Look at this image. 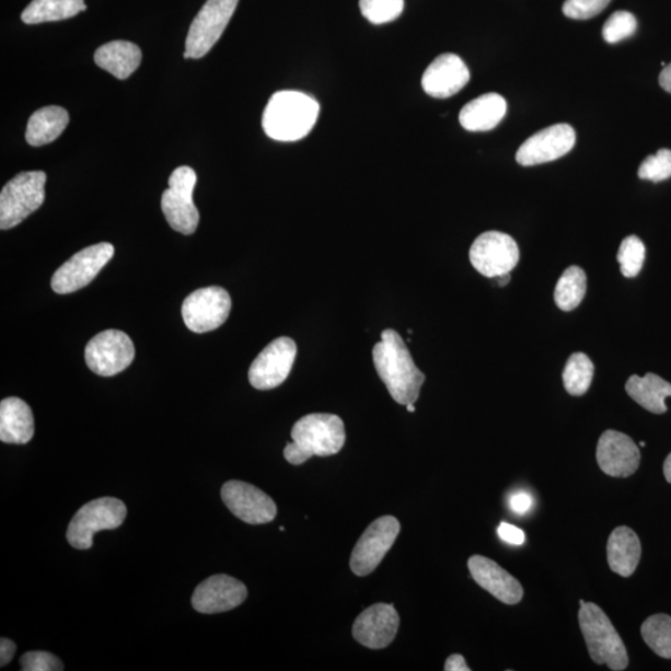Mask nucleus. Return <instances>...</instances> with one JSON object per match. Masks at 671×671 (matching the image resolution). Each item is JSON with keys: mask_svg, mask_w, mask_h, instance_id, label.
<instances>
[{"mask_svg": "<svg viewBox=\"0 0 671 671\" xmlns=\"http://www.w3.org/2000/svg\"><path fill=\"white\" fill-rule=\"evenodd\" d=\"M594 375V366L585 354H574L568 358L565 366L563 379L566 391L575 395V397H581L590 390Z\"/></svg>", "mask_w": 671, "mask_h": 671, "instance_id": "obj_30", "label": "nucleus"}, {"mask_svg": "<svg viewBox=\"0 0 671 671\" xmlns=\"http://www.w3.org/2000/svg\"><path fill=\"white\" fill-rule=\"evenodd\" d=\"M507 113V100L499 94L490 93L467 103L459 115V122L466 131L486 132L494 130Z\"/></svg>", "mask_w": 671, "mask_h": 671, "instance_id": "obj_23", "label": "nucleus"}, {"mask_svg": "<svg viewBox=\"0 0 671 671\" xmlns=\"http://www.w3.org/2000/svg\"><path fill=\"white\" fill-rule=\"evenodd\" d=\"M532 505L533 500L531 498V495L525 491H520L511 496L510 508L514 513L520 514V517L529 512L532 508Z\"/></svg>", "mask_w": 671, "mask_h": 671, "instance_id": "obj_39", "label": "nucleus"}, {"mask_svg": "<svg viewBox=\"0 0 671 671\" xmlns=\"http://www.w3.org/2000/svg\"><path fill=\"white\" fill-rule=\"evenodd\" d=\"M319 114L320 105L315 99L300 91H279L264 109L263 128L275 141H299L314 128Z\"/></svg>", "mask_w": 671, "mask_h": 671, "instance_id": "obj_2", "label": "nucleus"}, {"mask_svg": "<svg viewBox=\"0 0 671 671\" xmlns=\"http://www.w3.org/2000/svg\"><path fill=\"white\" fill-rule=\"evenodd\" d=\"M362 15L372 24L391 23L404 11V0H360Z\"/></svg>", "mask_w": 671, "mask_h": 671, "instance_id": "obj_33", "label": "nucleus"}, {"mask_svg": "<svg viewBox=\"0 0 671 671\" xmlns=\"http://www.w3.org/2000/svg\"><path fill=\"white\" fill-rule=\"evenodd\" d=\"M597 463L605 475L628 477L638 471L639 448L627 435L605 430L597 446Z\"/></svg>", "mask_w": 671, "mask_h": 671, "instance_id": "obj_19", "label": "nucleus"}, {"mask_svg": "<svg viewBox=\"0 0 671 671\" xmlns=\"http://www.w3.org/2000/svg\"><path fill=\"white\" fill-rule=\"evenodd\" d=\"M197 183L195 170L182 165L174 170L169 180V189L162 195V211L169 224L181 234L190 235L197 231L199 211L193 201Z\"/></svg>", "mask_w": 671, "mask_h": 671, "instance_id": "obj_7", "label": "nucleus"}, {"mask_svg": "<svg viewBox=\"0 0 671 671\" xmlns=\"http://www.w3.org/2000/svg\"><path fill=\"white\" fill-rule=\"evenodd\" d=\"M498 533L502 541L514 546H521L527 540L525 532L517 527L510 525L508 522L500 523Z\"/></svg>", "mask_w": 671, "mask_h": 671, "instance_id": "obj_38", "label": "nucleus"}, {"mask_svg": "<svg viewBox=\"0 0 671 671\" xmlns=\"http://www.w3.org/2000/svg\"><path fill=\"white\" fill-rule=\"evenodd\" d=\"M659 84L671 94V62L660 72Z\"/></svg>", "mask_w": 671, "mask_h": 671, "instance_id": "obj_42", "label": "nucleus"}, {"mask_svg": "<svg viewBox=\"0 0 671 671\" xmlns=\"http://www.w3.org/2000/svg\"><path fill=\"white\" fill-rule=\"evenodd\" d=\"M239 0H207L192 22L186 41V59H200L215 47L231 22Z\"/></svg>", "mask_w": 671, "mask_h": 671, "instance_id": "obj_8", "label": "nucleus"}, {"mask_svg": "<svg viewBox=\"0 0 671 671\" xmlns=\"http://www.w3.org/2000/svg\"><path fill=\"white\" fill-rule=\"evenodd\" d=\"M127 517L126 505L115 498H100L82 507L72 518L68 528L69 544L78 549L93 547L95 533L115 530Z\"/></svg>", "mask_w": 671, "mask_h": 671, "instance_id": "obj_6", "label": "nucleus"}, {"mask_svg": "<svg viewBox=\"0 0 671 671\" xmlns=\"http://www.w3.org/2000/svg\"><path fill=\"white\" fill-rule=\"evenodd\" d=\"M222 500L234 517L251 525H263L277 517V504L256 486L244 482H228L222 487Z\"/></svg>", "mask_w": 671, "mask_h": 671, "instance_id": "obj_15", "label": "nucleus"}, {"mask_svg": "<svg viewBox=\"0 0 671 671\" xmlns=\"http://www.w3.org/2000/svg\"><path fill=\"white\" fill-rule=\"evenodd\" d=\"M611 0H566L563 11L567 18L576 21H587L601 14Z\"/></svg>", "mask_w": 671, "mask_h": 671, "instance_id": "obj_36", "label": "nucleus"}, {"mask_svg": "<svg viewBox=\"0 0 671 671\" xmlns=\"http://www.w3.org/2000/svg\"><path fill=\"white\" fill-rule=\"evenodd\" d=\"M636 16L629 12H615L603 26V39L610 44H617L637 32Z\"/></svg>", "mask_w": 671, "mask_h": 671, "instance_id": "obj_34", "label": "nucleus"}, {"mask_svg": "<svg viewBox=\"0 0 671 671\" xmlns=\"http://www.w3.org/2000/svg\"><path fill=\"white\" fill-rule=\"evenodd\" d=\"M575 144L576 131L572 126L553 125L523 142L517 153V161L525 167L553 162L571 152Z\"/></svg>", "mask_w": 671, "mask_h": 671, "instance_id": "obj_16", "label": "nucleus"}, {"mask_svg": "<svg viewBox=\"0 0 671 671\" xmlns=\"http://www.w3.org/2000/svg\"><path fill=\"white\" fill-rule=\"evenodd\" d=\"M70 122L66 108L47 106L35 112L27 122L25 139L34 147L49 144L66 131Z\"/></svg>", "mask_w": 671, "mask_h": 671, "instance_id": "obj_27", "label": "nucleus"}, {"mask_svg": "<svg viewBox=\"0 0 671 671\" xmlns=\"http://www.w3.org/2000/svg\"><path fill=\"white\" fill-rule=\"evenodd\" d=\"M94 59L101 69L108 71L119 80H125L139 69L142 51L134 43L116 41L100 47Z\"/></svg>", "mask_w": 671, "mask_h": 671, "instance_id": "obj_25", "label": "nucleus"}, {"mask_svg": "<svg viewBox=\"0 0 671 671\" xmlns=\"http://www.w3.org/2000/svg\"><path fill=\"white\" fill-rule=\"evenodd\" d=\"M510 280H511L510 274L501 275V277L498 278L499 287H507Z\"/></svg>", "mask_w": 671, "mask_h": 671, "instance_id": "obj_44", "label": "nucleus"}, {"mask_svg": "<svg viewBox=\"0 0 671 671\" xmlns=\"http://www.w3.org/2000/svg\"><path fill=\"white\" fill-rule=\"evenodd\" d=\"M586 602L583 600L579 601V604L583 605Z\"/></svg>", "mask_w": 671, "mask_h": 671, "instance_id": "obj_47", "label": "nucleus"}, {"mask_svg": "<svg viewBox=\"0 0 671 671\" xmlns=\"http://www.w3.org/2000/svg\"><path fill=\"white\" fill-rule=\"evenodd\" d=\"M625 278H636L646 261V245L636 235L624 239L617 255Z\"/></svg>", "mask_w": 671, "mask_h": 671, "instance_id": "obj_32", "label": "nucleus"}, {"mask_svg": "<svg viewBox=\"0 0 671 671\" xmlns=\"http://www.w3.org/2000/svg\"><path fill=\"white\" fill-rule=\"evenodd\" d=\"M115 247L109 243L91 245L72 255L55 271L51 288L60 296L76 292L93 281L104 266L113 259Z\"/></svg>", "mask_w": 671, "mask_h": 671, "instance_id": "obj_9", "label": "nucleus"}, {"mask_svg": "<svg viewBox=\"0 0 671 671\" xmlns=\"http://www.w3.org/2000/svg\"><path fill=\"white\" fill-rule=\"evenodd\" d=\"M446 671H471V668L466 666V661L461 655L450 656L446 661Z\"/></svg>", "mask_w": 671, "mask_h": 671, "instance_id": "obj_41", "label": "nucleus"}, {"mask_svg": "<svg viewBox=\"0 0 671 671\" xmlns=\"http://www.w3.org/2000/svg\"><path fill=\"white\" fill-rule=\"evenodd\" d=\"M400 614L394 605L377 603L365 610L354 623V638L366 648L384 649L397 636Z\"/></svg>", "mask_w": 671, "mask_h": 671, "instance_id": "obj_17", "label": "nucleus"}, {"mask_svg": "<svg viewBox=\"0 0 671 671\" xmlns=\"http://www.w3.org/2000/svg\"><path fill=\"white\" fill-rule=\"evenodd\" d=\"M468 257L477 273L493 279L514 269L520 261V251L509 234L486 232L476 238Z\"/></svg>", "mask_w": 671, "mask_h": 671, "instance_id": "obj_13", "label": "nucleus"}, {"mask_svg": "<svg viewBox=\"0 0 671 671\" xmlns=\"http://www.w3.org/2000/svg\"><path fill=\"white\" fill-rule=\"evenodd\" d=\"M406 407H407V410L410 413L416 412L415 403L408 404V406Z\"/></svg>", "mask_w": 671, "mask_h": 671, "instance_id": "obj_45", "label": "nucleus"}, {"mask_svg": "<svg viewBox=\"0 0 671 671\" xmlns=\"http://www.w3.org/2000/svg\"><path fill=\"white\" fill-rule=\"evenodd\" d=\"M86 11L85 0H33L25 8L22 21L25 24L59 22Z\"/></svg>", "mask_w": 671, "mask_h": 671, "instance_id": "obj_28", "label": "nucleus"}, {"mask_svg": "<svg viewBox=\"0 0 671 671\" xmlns=\"http://www.w3.org/2000/svg\"><path fill=\"white\" fill-rule=\"evenodd\" d=\"M467 567L474 581L496 600L509 605L521 602L523 597L521 583L495 560L475 555L468 558Z\"/></svg>", "mask_w": 671, "mask_h": 671, "instance_id": "obj_21", "label": "nucleus"}, {"mask_svg": "<svg viewBox=\"0 0 671 671\" xmlns=\"http://www.w3.org/2000/svg\"><path fill=\"white\" fill-rule=\"evenodd\" d=\"M34 430L33 412L23 400L9 397L0 403V440L3 443H30Z\"/></svg>", "mask_w": 671, "mask_h": 671, "instance_id": "obj_22", "label": "nucleus"}, {"mask_svg": "<svg viewBox=\"0 0 671 671\" xmlns=\"http://www.w3.org/2000/svg\"><path fill=\"white\" fill-rule=\"evenodd\" d=\"M231 310L229 292L220 287H209L190 293L183 302L182 316L193 333L206 334L222 326Z\"/></svg>", "mask_w": 671, "mask_h": 671, "instance_id": "obj_10", "label": "nucleus"}, {"mask_svg": "<svg viewBox=\"0 0 671 671\" xmlns=\"http://www.w3.org/2000/svg\"><path fill=\"white\" fill-rule=\"evenodd\" d=\"M664 475L667 482L671 484V453L668 455L664 462Z\"/></svg>", "mask_w": 671, "mask_h": 671, "instance_id": "obj_43", "label": "nucleus"}, {"mask_svg": "<svg viewBox=\"0 0 671 671\" xmlns=\"http://www.w3.org/2000/svg\"><path fill=\"white\" fill-rule=\"evenodd\" d=\"M639 446H640V447H646L645 441H640V444H639Z\"/></svg>", "mask_w": 671, "mask_h": 671, "instance_id": "obj_46", "label": "nucleus"}, {"mask_svg": "<svg viewBox=\"0 0 671 671\" xmlns=\"http://www.w3.org/2000/svg\"><path fill=\"white\" fill-rule=\"evenodd\" d=\"M292 443L284 456L292 465H301L312 456H331L342 450L346 430L342 418L327 413H314L299 419L291 430Z\"/></svg>", "mask_w": 671, "mask_h": 671, "instance_id": "obj_3", "label": "nucleus"}, {"mask_svg": "<svg viewBox=\"0 0 671 671\" xmlns=\"http://www.w3.org/2000/svg\"><path fill=\"white\" fill-rule=\"evenodd\" d=\"M468 80L465 62L455 54H441L423 73V90L431 97L447 99L462 91Z\"/></svg>", "mask_w": 671, "mask_h": 671, "instance_id": "obj_20", "label": "nucleus"}, {"mask_svg": "<svg viewBox=\"0 0 671 671\" xmlns=\"http://www.w3.org/2000/svg\"><path fill=\"white\" fill-rule=\"evenodd\" d=\"M132 339L123 331L107 329L100 333L85 349V361L91 371L101 377L122 373L135 360Z\"/></svg>", "mask_w": 671, "mask_h": 671, "instance_id": "obj_11", "label": "nucleus"}, {"mask_svg": "<svg viewBox=\"0 0 671 671\" xmlns=\"http://www.w3.org/2000/svg\"><path fill=\"white\" fill-rule=\"evenodd\" d=\"M638 176L640 180L663 182L671 177V151L660 150L657 154L649 155L640 164Z\"/></svg>", "mask_w": 671, "mask_h": 671, "instance_id": "obj_35", "label": "nucleus"}, {"mask_svg": "<svg viewBox=\"0 0 671 671\" xmlns=\"http://www.w3.org/2000/svg\"><path fill=\"white\" fill-rule=\"evenodd\" d=\"M641 556L640 540L627 527L614 529L606 544V559L614 574L630 577L639 565Z\"/></svg>", "mask_w": 671, "mask_h": 671, "instance_id": "obj_24", "label": "nucleus"}, {"mask_svg": "<svg viewBox=\"0 0 671 671\" xmlns=\"http://www.w3.org/2000/svg\"><path fill=\"white\" fill-rule=\"evenodd\" d=\"M641 637L660 658L671 659V617L668 614L651 615L641 625Z\"/></svg>", "mask_w": 671, "mask_h": 671, "instance_id": "obj_31", "label": "nucleus"}, {"mask_svg": "<svg viewBox=\"0 0 671 671\" xmlns=\"http://www.w3.org/2000/svg\"><path fill=\"white\" fill-rule=\"evenodd\" d=\"M587 292V275L579 266H569L556 284L555 302L559 310L572 311Z\"/></svg>", "mask_w": 671, "mask_h": 671, "instance_id": "obj_29", "label": "nucleus"}, {"mask_svg": "<svg viewBox=\"0 0 671 671\" xmlns=\"http://www.w3.org/2000/svg\"><path fill=\"white\" fill-rule=\"evenodd\" d=\"M298 346L290 337H279L266 346L250 369V382L255 390L269 391L279 387L292 370Z\"/></svg>", "mask_w": 671, "mask_h": 671, "instance_id": "obj_14", "label": "nucleus"}, {"mask_svg": "<svg viewBox=\"0 0 671 671\" xmlns=\"http://www.w3.org/2000/svg\"><path fill=\"white\" fill-rule=\"evenodd\" d=\"M625 391L634 402L655 415H663L668 410L666 400L671 397V384L655 373L632 375L625 383Z\"/></svg>", "mask_w": 671, "mask_h": 671, "instance_id": "obj_26", "label": "nucleus"}, {"mask_svg": "<svg viewBox=\"0 0 671 671\" xmlns=\"http://www.w3.org/2000/svg\"><path fill=\"white\" fill-rule=\"evenodd\" d=\"M247 590L243 582L227 575H216L206 579L192 597V604L199 613L216 614L236 609L244 603Z\"/></svg>", "mask_w": 671, "mask_h": 671, "instance_id": "obj_18", "label": "nucleus"}, {"mask_svg": "<svg viewBox=\"0 0 671 671\" xmlns=\"http://www.w3.org/2000/svg\"><path fill=\"white\" fill-rule=\"evenodd\" d=\"M15 651V643L7 638L0 639V666L5 667L11 663Z\"/></svg>", "mask_w": 671, "mask_h": 671, "instance_id": "obj_40", "label": "nucleus"}, {"mask_svg": "<svg viewBox=\"0 0 671 671\" xmlns=\"http://www.w3.org/2000/svg\"><path fill=\"white\" fill-rule=\"evenodd\" d=\"M578 621L588 652L597 666H605L613 671L628 668L627 649L601 606L585 603L578 612Z\"/></svg>", "mask_w": 671, "mask_h": 671, "instance_id": "obj_4", "label": "nucleus"}, {"mask_svg": "<svg viewBox=\"0 0 671 671\" xmlns=\"http://www.w3.org/2000/svg\"><path fill=\"white\" fill-rule=\"evenodd\" d=\"M45 183H47V174L42 171L20 173L7 183L0 193V228L2 231L20 225L43 206Z\"/></svg>", "mask_w": 671, "mask_h": 671, "instance_id": "obj_5", "label": "nucleus"}, {"mask_svg": "<svg viewBox=\"0 0 671 671\" xmlns=\"http://www.w3.org/2000/svg\"><path fill=\"white\" fill-rule=\"evenodd\" d=\"M23 671H61V661L48 651H30L21 658Z\"/></svg>", "mask_w": 671, "mask_h": 671, "instance_id": "obj_37", "label": "nucleus"}, {"mask_svg": "<svg viewBox=\"0 0 671 671\" xmlns=\"http://www.w3.org/2000/svg\"><path fill=\"white\" fill-rule=\"evenodd\" d=\"M372 355L374 369L391 397L402 406L416 403L421 385L426 382V374L413 361L397 331L384 329L382 342L374 345Z\"/></svg>", "mask_w": 671, "mask_h": 671, "instance_id": "obj_1", "label": "nucleus"}, {"mask_svg": "<svg viewBox=\"0 0 671 671\" xmlns=\"http://www.w3.org/2000/svg\"><path fill=\"white\" fill-rule=\"evenodd\" d=\"M400 531L401 523L393 517H382L373 521L352 551L349 563L352 572L358 577L371 575L394 545Z\"/></svg>", "mask_w": 671, "mask_h": 671, "instance_id": "obj_12", "label": "nucleus"}]
</instances>
